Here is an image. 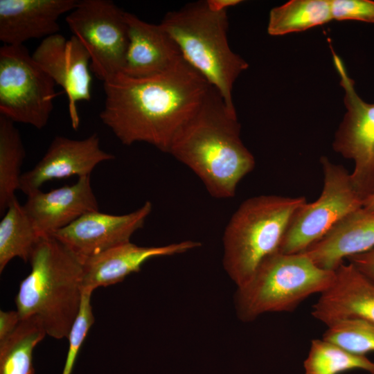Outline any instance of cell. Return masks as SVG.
Instances as JSON below:
<instances>
[{"instance_id": "1", "label": "cell", "mask_w": 374, "mask_h": 374, "mask_svg": "<svg viewBox=\"0 0 374 374\" xmlns=\"http://www.w3.org/2000/svg\"><path fill=\"white\" fill-rule=\"evenodd\" d=\"M211 87L184 59L154 76L120 73L103 82L105 100L100 118L123 144L144 142L168 153Z\"/></svg>"}, {"instance_id": "2", "label": "cell", "mask_w": 374, "mask_h": 374, "mask_svg": "<svg viewBox=\"0 0 374 374\" xmlns=\"http://www.w3.org/2000/svg\"><path fill=\"white\" fill-rule=\"evenodd\" d=\"M168 153L193 170L217 199L234 197L239 182L256 164L240 139L236 111L228 108L212 86Z\"/></svg>"}, {"instance_id": "3", "label": "cell", "mask_w": 374, "mask_h": 374, "mask_svg": "<svg viewBox=\"0 0 374 374\" xmlns=\"http://www.w3.org/2000/svg\"><path fill=\"white\" fill-rule=\"evenodd\" d=\"M29 262L30 272L15 299L21 319L37 316L46 335L68 338L82 301L83 261L48 235L42 236Z\"/></svg>"}, {"instance_id": "4", "label": "cell", "mask_w": 374, "mask_h": 374, "mask_svg": "<svg viewBox=\"0 0 374 374\" xmlns=\"http://www.w3.org/2000/svg\"><path fill=\"white\" fill-rule=\"evenodd\" d=\"M160 24L177 45L183 58L236 111L233 87L248 63L229 46L227 10L211 0L199 1L168 12Z\"/></svg>"}, {"instance_id": "5", "label": "cell", "mask_w": 374, "mask_h": 374, "mask_svg": "<svg viewBox=\"0 0 374 374\" xmlns=\"http://www.w3.org/2000/svg\"><path fill=\"white\" fill-rule=\"evenodd\" d=\"M305 202V197L270 195L250 197L240 205L223 235V265L238 287L280 251L293 215Z\"/></svg>"}, {"instance_id": "6", "label": "cell", "mask_w": 374, "mask_h": 374, "mask_svg": "<svg viewBox=\"0 0 374 374\" xmlns=\"http://www.w3.org/2000/svg\"><path fill=\"white\" fill-rule=\"evenodd\" d=\"M335 271L317 266L304 253L278 252L265 260L251 279L238 287L240 319L250 321L267 312H289L331 285Z\"/></svg>"}, {"instance_id": "7", "label": "cell", "mask_w": 374, "mask_h": 374, "mask_svg": "<svg viewBox=\"0 0 374 374\" xmlns=\"http://www.w3.org/2000/svg\"><path fill=\"white\" fill-rule=\"evenodd\" d=\"M55 84L24 45L0 48V115L44 128L53 109Z\"/></svg>"}, {"instance_id": "8", "label": "cell", "mask_w": 374, "mask_h": 374, "mask_svg": "<svg viewBox=\"0 0 374 374\" xmlns=\"http://www.w3.org/2000/svg\"><path fill=\"white\" fill-rule=\"evenodd\" d=\"M323 187L319 198L305 202L294 213L282 242L280 253H301L322 238L350 213L362 207L350 173L328 157L320 159Z\"/></svg>"}, {"instance_id": "9", "label": "cell", "mask_w": 374, "mask_h": 374, "mask_svg": "<svg viewBox=\"0 0 374 374\" xmlns=\"http://www.w3.org/2000/svg\"><path fill=\"white\" fill-rule=\"evenodd\" d=\"M66 21L88 51L96 76L104 82L122 72L129 44L125 12L109 0H82Z\"/></svg>"}, {"instance_id": "10", "label": "cell", "mask_w": 374, "mask_h": 374, "mask_svg": "<svg viewBox=\"0 0 374 374\" xmlns=\"http://www.w3.org/2000/svg\"><path fill=\"white\" fill-rule=\"evenodd\" d=\"M336 69L345 91L346 112L332 143L333 149L353 161V186L363 202L374 194V103L364 101L356 93L340 57L332 53Z\"/></svg>"}, {"instance_id": "11", "label": "cell", "mask_w": 374, "mask_h": 374, "mask_svg": "<svg viewBox=\"0 0 374 374\" xmlns=\"http://www.w3.org/2000/svg\"><path fill=\"white\" fill-rule=\"evenodd\" d=\"M32 57L55 83L63 89L68 99L71 125L73 129H78L80 118L77 103L91 99L92 78L88 51L75 36L66 39L57 33L43 39Z\"/></svg>"}, {"instance_id": "12", "label": "cell", "mask_w": 374, "mask_h": 374, "mask_svg": "<svg viewBox=\"0 0 374 374\" xmlns=\"http://www.w3.org/2000/svg\"><path fill=\"white\" fill-rule=\"evenodd\" d=\"M152 209V203L146 201L138 209L123 215L99 211L89 212L51 235L84 262L109 249L130 242L132 235L143 226Z\"/></svg>"}, {"instance_id": "13", "label": "cell", "mask_w": 374, "mask_h": 374, "mask_svg": "<svg viewBox=\"0 0 374 374\" xmlns=\"http://www.w3.org/2000/svg\"><path fill=\"white\" fill-rule=\"evenodd\" d=\"M112 159L113 154L100 148L97 133L79 140L57 136L39 161L22 174L19 190L28 196L53 179L90 176L99 163Z\"/></svg>"}, {"instance_id": "14", "label": "cell", "mask_w": 374, "mask_h": 374, "mask_svg": "<svg viewBox=\"0 0 374 374\" xmlns=\"http://www.w3.org/2000/svg\"><path fill=\"white\" fill-rule=\"evenodd\" d=\"M23 206L41 235H52L85 213L99 211L90 176L48 192L39 190L28 195Z\"/></svg>"}, {"instance_id": "15", "label": "cell", "mask_w": 374, "mask_h": 374, "mask_svg": "<svg viewBox=\"0 0 374 374\" xmlns=\"http://www.w3.org/2000/svg\"><path fill=\"white\" fill-rule=\"evenodd\" d=\"M335 272L313 305L312 317L326 326L346 319L374 323V283L350 263H342Z\"/></svg>"}, {"instance_id": "16", "label": "cell", "mask_w": 374, "mask_h": 374, "mask_svg": "<svg viewBox=\"0 0 374 374\" xmlns=\"http://www.w3.org/2000/svg\"><path fill=\"white\" fill-rule=\"evenodd\" d=\"M200 245L192 240L160 247H142L131 242L117 245L83 262L82 291L92 294L98 287L120 283L139 271L151 258L182 253Z\"/></svg>"}, {"instance_id": "17", "label": "cell", "mask_w": 374, "mask_h": 374, "mask_svg": "<svg viewBox=\"0 0 374 374\" xmlns=\"http://www.w3.org/2000/svg\"><path fill=\"white\" fill-rule=\"evenodd\" d=\"M76 0H0V40L18 46L31 39L58 33L59 19L75 7Z\"/></svg>"}, {"instance_id": "18", "label": "cell", "mask_w": 374, "mask_h": 374, "mask_svg": "<svg viewBox=\"0 0 374 374\" xmlns=\"http://www.w3.org/2000/svg\"><path fill=\"white\" fill-rule=\"evenodd\" d=\"M129 44L122 73L132 78H147L163 73L184 58L162 26L145 22L125 12Z\"/></svg>"}, {"instance_id": "19", "label": "cell", "mask_w": 374, "mask_h": 374, "mask_svg": "<svg viewBox=\"0 0 374 374\" xmlns=\"http://www.w3.org/2000/svg\"><path fill=\"white\" fill-rule=\"evenodd\" d=\"M374 247V211L350 213L303 253L319 267L335 271L350 256Z\"/></svg>"}, {"instance_id": "20", "label": "cell", "mask_w": 374, "mask_h": 374, "mask_svg": "<svg viewBox=\"0 0 374 374\" xmlns=\"http://www.w3.org/2000/svg\"><path fill=\"white\" fill-rule=\"evenodd\" d=\"M42 236L24 206L15 199L0 222V272L15 258L29 261Z\"/></svg>"}, {"instance_id": "21", "label": "cell", "mask_w": 374, "mask_h": 374, "mask_svg": "<svg viewBox=\"0 0 374 374\" xmlns=\"http://www.w3.org/2000/svg\"><path fill=\"white\" fill-rule=\"evenodd\" d=\"M46 335L38 317L21 319L14 332L0 341V374H34L33 352Z\"/></svg>"}, {"instance_id": "22", "label": "cell", "mask_w": 374, "mask_h": 374, "mask_svg": "<svg viewBox=\"0 0 374 374\" xmlns=\"http://www.w3.org/2000/svg\"><path fill=\"white\" fill-rule=\"evenodd\" d=\"M332 20L330 0H292L272 8L267 32L279 36L306 30Z\"/></svg>"}, {"instance_id": "23", "label": "cell", "mask_w": 374, "mask_h": 374, "mask_svg": "<svg viewBox=\"0 0 374 374\" xmlns=\"http://www.w3.org/2000/svg\"><path fill=\"white\" fill-rule=\"evenodd\" d=\"M26 152L19 130L14 122L0 115V213L4 214L16 199Z\"/></svg>"}, {"instance_id": "24", "label": "cell", "mask_w": 374, "mask_h": 374, "mask_svg": "<svg viewBox=\"0 0 374 374\" xmlns=\"http://www.w3.org/2000/svg\"><path fill=\"white\" fill-rule=\"evenodd\" d=\"M303 365L305 374H340L355 369L374 374V362L366 355L353 353L323 338L311 341Z\"/></svg>"}, {"instance_id": "25", "label": "cell", "mask_w": 374, "mask_h": 374, "mask_svg": "<svg viewBox=\"0 0 374 374\" xmlns=\"http://www.w3.org/2000/svg\"><path fill=\"white\" fill-rule=\"evenodd\" d=\"M323 339L359 355L374 351V323L359 319H346L327 326Z\"/></svg>"}, {"instance_id": "26", "label": "cell", "mask_w": 374, "mask_h": 374, "mask_svg": "<svg viewBox=\"0 0 374 374\" xmlns=\"http://www.w3.org/2000/svg\"><path fill=\"white\" fill-rule=\"evenodd\" d=\"M91 293L83 292L78 315L68 337L69 350L62 374H71L75 360L87 335L94 323L91 304Z\"/></svg>"}, {"instance_id": "27", "label": "cell", "mask_w": 374, "mask_h": 374, "mask_svg": "<svg viewBox=\"0 0 374 374\" xmlns=\"http://www.w3.org/2000/svg\"><path fill=\"white\" fill-rule=\"evenodd\" d=\"M332 19L374 23V1L371 0H330Z\"/></svg>"}, {"instance_id": "28", "label": "cell", "mask_w": 374, "mask_h": 374, "mask_svg": "<svg viewBox=\"0 0 374 374\" xmlns=\"http://www.w3.org/2000/svg\"><path fill=\"white\" fill-rule=\"evenodd\" d=\"M349 263L374 283V247L367 251L350 256Z\"/></svg>"}, {"instance_id": "29", "label": "cell", "mask_w": 374, "mask_h": 374, "mask_svg": "<svg viewBox=\"0 0 374 374\" xmlns=\"http://www.w3.org/2000/svg\"><path fill=\"white\" fill-rule=\"evenodd\" d=\"M21 321L17 311H0V341L6 339L16 329Z\"/></svg>"}, {"instance_id": "30", "label": "cell", "mask_w": 374, "mask_h": 374, "mask_svg": "<svg viewBox=\"0 0 374 374\" xmlns=\"http://www.w3.org/2000/svg\"><path fill=\"white\" fill-rule=\"evenodd\" d=\"M362 206L367 210L374 211V194L364 200Z\"/></svg>"}]
</instances>
